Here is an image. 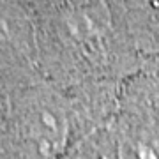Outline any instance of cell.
<instances>
[{"label": "cell", "mask_w": 159, "mask_h": 159, "mask_svg": "<svg viewBox=\"0 0 159 159\" xmlns=\"http://www.w3.org/2000/svg\"><path fill=\"white\" fill-rule=\"evenodd\" d=\"M120 159H159V136L152 133H134L120 142Z\"/></svg>", "instance_id": "1"}]
</instances>
